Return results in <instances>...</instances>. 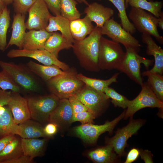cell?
<instances>
[{
	"instance_id": "obj_1",
	"label": "cell",
	"mask_w": 163,
	"mask_h": 163,
	"mask_svg": "<svg viewBox=\"0 0 163 163\" xmlns=\"http://www.w3.org/2000/svg\"><path fill=\"white\" fill-rule=\"evenodd\" d=\"M102 36L101 28L96 26L87 37L80 41L75 40L72 48L82 66L86 70L98 72L99 44Z\"/></svg>"
},
{
	"instance_id": "obj_2",
	"label": "cell",
	"mask_w": 163,
	"mask_h": 163,
	"mask_svg": "<svg viewBox=\"0 0 163 163\" xmlns=\"http://www.w3.org/2000/svg\"><path fill=\"white\" fill-rule=\"evenodd\" d=\"M77 74L74 69H70L46 82L48 88L59 99H68L74 96L85 85L77 77Z\"/></svg>"
},
{
	"instance_id": "obj_3",
	"label": "cell",
	"mask_w": 163,
	"mask_h": 163,
	"mask_svg": "<svg viewBox=\"0 0 163 163\" xmlns=\"http://www.w3.org/2000/svg\"><path fill=\"white\" fill-rule=\"evenodd\" d=\"M126 52L120 43L101 36L100 41L98 65L100 69L118 70Z\"/></svg>"
},
{
	"instance_id": "obj_4",
	"label": "cell",
	"mask_w": 163,
	"mask_h": 163,
	"mask_svg": "<svg viewBox=\"0 0 163 163\" xmlns=\"http://www.w3.org/2000/svg\"><path fill=\"white\" fill-rule=\"evenodd\" d=\"M31 119L42 125L49 122L50 115L59 99L53 94L31 96L27 98Z\"/></svg>"
},
{
	"instance_id": "obj_5",
	"label": "cell",
	"mask_w": 163,
	"mask_h": 163,
	"mask_svg": "<svg viewBox=\"0 0 163 163\" xmlns=\"http://www.w3.org/2000/svg\"><path fill=\"white\" fill-rule=\"evenodd\" d=\"M133 48L126 49L125 57L118 70L141 85L143 82L140 71L141 64L148 69L153 64L154 60L142 57Z\"/></svg>"
},
{
	"instance_id": "obj_6",
	"label": "cell",
	"mask_w": 163,
	"mask_h": 163,
	"mask_svg": "<svg viewBox=\"0 0 163 163\" xmlns=\"http://www.w3.org/2000/svg\"><path fill=\"white\" fill-rule=\"evenodd\" d=\"M0 67L20 87L30 92L37 91L39 86L32 73L23 65L0 61Z\"/></svg>"
},
{
	"instance_id": "obj_7",
	"label": "cell",
	"mask_w": 163,
	"mask_h": 163,
	"mask_svg": "<svg viewBox=\"0 0 163 163\" xmlns=\"http://www.w3.org/2000/svg\"><path fill=\"white\" fill-rule=\"evenodd\" d=\"M136 30L142 34L154 37L161 44L163 37L160 35L157 29L158 18L143 9L132 7L128 15Z\"/></svg>"
},
{
	"instance_id": "obj_8",
	"label": "cell",
	"mask_w": 163,
	"mask_h": 163,
	"mask_svg": "<svg viewBox=\"0 0 163 163\" xmlns=\"http://www.w3.org/2000/svg\"><path fill=\"white\" fill-rule=\"evenodd\" d=\"M141 90L138 95L132 100H129L124 118H132L139 110L146 107L163 108V102L159 100L147 82L141 85Z\"/></svg>"
},
{
	"instance_id": "obj_9",
	"label": "cell",
	"mask_w": 163,
	"mask_h": 163,
	"mask_svg": "<svg viewBox=\"0 0 163 163\" xmlns=\"http://www.w3.org/2000/svg\"><path fill=\"white\" fill-rule=\"evenodd\" d=\"M101 31L102 35H106L112 41L122 44L126 49L131 48L138 53L139 52L141 45L138 40L124 29L113 18L104 23L101 28Z\"/></svg>"
},
{
	"instance_id": "obj_10",
	"label": "cell",
	"mask_w": 163,
	"mask_h": 163,
	"mask_svg": "<svg viewBox=\"0 0 163 163\" xmlns=\"http://www.w3.org/2000/svg\"><path fill=\"white\" fill-rule=\"evenodd\" d=\"M125 111L113 120L107 121L103 125H94L92 123L82 124L74 128V132L84 141L89 143H94L102 134L106 132H112L116 125L124 118Z\"/></svg>"
},
{
	"instance_id": "obj_11",
	"label": "cell",
	"mask_w": 163,
	"mask_h": 163,
	"mask_svg": "<svg viewBox=\"0 0 163 163\" xmlns=\"http://www.w3.org/2000/svg\"><path fill=\"white\" fill-rule=\"evenodd\" d=\"M7 55L10 58L18 57L32 58L45 65L57 66L64 71H67L70 69L67 65L59 60L58 58L45 49H13L8 53Z\"/></svg>"
},
{
	"instance_id": "obj_12",
	"label": "cell",
	"mask_w": 163,
	"mask_h": 163,
	"mask_svg": "<svg viewBox=\"0 0 163 163\" xmlns=\"http://www.w3.org/2000/svg\"><path fill=\"white\" fill-rule=\"evenodd\" d=\"M144 121L142 120L130 118L128 124L118 129L115 135L109 140L108 144L113 146L114 152L119 157L125 155V149L127 145V140L137 133L143 125Z\"/></svg>"
},
{
	"instance_id": "obj_13",
	"label": "cell",
	"mask_w": 163,
	"mask_h": 163,
	"mask_svg": "<svg viewBox=\"0 0 163 163\" xmlns=\"http://www.w3.org/2000/svg\"><path fill=\"white\" fill-rule=\"evenodd\" d=\"M74 96L96 116L106 106L110 99L104 92L85 84Z\"/></svg>"
},
{
	"instance_id": "obj_14",
	"label": "cell",
	"mask_w": 163,
	"mask_h": 163,
	"mask_svg": "<svg viewBox=\"0 0 163 163\" xmlns=\"http://www.w3.org/2000/svg\"><path fill=\"white\" fill-rule=\"evenodd\" d=\"M28 12V17L25 24L29 30L45 29L51 15L43 0H36Z\"/></svg>"
},
{
	"instance_id": "obj_15",
	"label": "cell",
	"mask_w": 163,
	"mask_h": 163,
	"mask_svg": "<svg viewBox=\"0 0 163 163\" xmlns=\"http://www.w3.org/2000/svg\"><path fill=\"white\" fill-rule=\"evenodd\" d=\"M11 99L8 106L12 113L14 122L19 124L31 119L27 98L21 96L18 92L12 91Z\"/></svg>"
},
{
	"instance_id": "obj_16",
	"label": "cell",
	"mask_w": 163,
	"mask_h": 163,
	"mask_svg": "<svg viewBox=\"0 0 163 163\" xmlns=\"http://www.w3.org/2000/svg\"><path fill=\"white\" fill-rule=\"evenodd\" d=\"M87 6L84 9V13L98 27L101 28L114 14V10L111 8L105 7L97 2H93Z\"/></svg>"
},
{
	"instance_id": "obj_17",
	"label": "cell",
	"mask_w": 163,
	"mask_h": 163,
	"mask_svg": "<svg viewBox=\"0 0 163 163\" xmlns=\"http://www.w3.org/2000/svg\"><path fill=\"white\" fill-rule=\"evenodd\" d=\"M142 42L146 45V53L154 58V64L150 70H147L150 72L163 73V50L153 40L150 35L142 34Z\"/></svg>"
},
{
	"instance_id": "obj_18",
	"label": "cell",
	"mask_w": 163,
	"mask_h": 163,
	"mask_svg": "<svg viewBox=\"0 0 163 163\" xmlns=\"http://www.w3.org/2000/svg\"><path fill=\"white\" fill-rule=\"evenodd\" d=\"M53 32L45 29L32 30L26 32L23 43L22 49L26 50L44 49L47 40Z\"/></svg>"
},
{
	"instance_id": "obj_19",
	"label": "cell",
	"mask_w": 163,
	"mask_h": 163,
	"mask_svg": "<svg viewBox=\"0 0 163 163\" xmlns=\"http://www.w3.org/2000/svg\"><path fill=\"white\" fill-rule=\"evenodd\" d=\"M73 114L68 99H60L57 107L50 115L49 122L56 124L58 127L71 123Z\"/></svg>"
},
{
	"instance_id": "obj_20",
	"label": "cell",
	"mask_w": 163,
	"mask_h": 163,
	"mask_svg": "<svg viewBox=\"0 0 163 163\" xmlns=\"http://www.w3.org/2000/svg\"><path fill=\"white\" fill-rule=\"evenodd\" d=\"M25 17V14H20L16 13L14 15L11 26L12 34L6 49L12 45L16 46L20 49H22L23 41L26 33Z\"/></svg>"
},
{
	"instance_id": "obj_21",
	"label": "cell",
	"mask_w": 163,
	"mask_h": 163,
	"mask_svg": "<svg viewBox=\"0 0 163 163\" xmlns=\"http://www.w3.org/2000/svg\"><path fill=\"white\" fill-rule=\"evenodd\" d=\"M47 138H21V144L24 155L34 159L42 156L44 154Z\"/></svg>"
},
{
	"instance_id": "obj_22",
	"label": "cell",
	"mask_w": 163,
	"mask_h": 163,
	"mask_svg": "<svg viewBox=\"0 0 163 163\" xmlns=\"http://www.w3.org/2000/svg\"><path fill=\"white\" fill-rule=\"evenodd\" d=\"M94 28L92 21L86 15L83 18L77 19L70 22L71 33L75 40H83L91 33Z\"/></svg>"
},
{
	"instance_id": "obj_23",
	"label": "cell",
	"mask_w": 163,
	"mask_h": 163,
	"mask_svg": "<svg viewBox=\"0 0 163 163\" xmlns=\"http://www.w3.org/2000/svg\"><path fill=\"white\" fill-rule=\"evenodd\" d=\"M70 22L69 20L61 15L54 16L51 15L45 30L51 33L59 31L65 38L73 43L75 40L71 33Z\"/></svg>"
},
{
	"instance_id": "obj_24",
	"label": "cell",
	"mask_w": 163,
	"mask_h": 163,
	"mask_svg": "<svg viewBox=\"0 0 163 163\" xmlns=\"http://www.w3.org/2000/svg\"><path fill=\"white\" fill-rule=\"evenodd\" d=\"M27 66L32 73L46 82L56 76L65 73L66 72L55 65H42L32 61L27 62Z\"/></svg>"
},
{
	"instance_id": "obj_25",
	"label": "cell",
	"mask_w": 163,
	"mask_h": 163,
	"mask_svg": "<svg viewBox=\"0 0 163 163\" xmlns=\"http://www.w3.org/2000/svg\"><path fill=\"white\" fill-rule=\"evenodd\" d=\"M18 136L23 138H48L44 131V127L39 123L31 119L18 124Z\"/></svg>"
},
{
	"instance_id": "obj_26",
	"label": "cell",
	"mask_w": 163,
	"mask_h": 163,
	"mask_svg": "<svg viewBox=\"0 0 163 163\" xmlns=\"http://www.w3.org/2000/svg\"><path fill=\"white\" fill-rule=\"evenodd\" d=\"M73 43L65 38L60 33L53 32L46 41L44 49L58 58L59 52L72 47Z\"/></svg>"
},
{
	"instance_id": "obj_27",
	"label": "cell",
	"mask_w": 163,
	"mask_h": 163,
	"mask_svg": "<svg viewBox=\"0 0 163 163\" xmlns=\"http://www.w3.org/2000/svg\"><path fill=\"white\" fill-rule=\"evenodd\" d=\"M89 158L97 163H116L118 161V156L113 146L109 144L92 150L88 154Z\"/></svg>"
},
{
	"instance_id": "obj_28",
	"label": "cell",
	"mask_w": 163,
	"mask_h": 163,
	"mask_svg": "<svg viewBox=\"0 0 163 163\" xmlns=\"http://www.w3.org/2000/svg\"><path fill=\"white\" fill-rule=\"evenodd\" d=\"M19 128L18 124L13 120L11 112L8 105L5 109L0 115V138L8 135H18Z\"/></svg>"
},
{
	"instance_id": "obj_29",
	"label": "cell",
	"mask_w": 163,
	"mask_h": 163,
	"mask_svg": "<svg viewBox=\"0 0 163 163\" xmlns=\"http://www.w3.org/2000/svg\"><path fill=\"white\" fill-rule=\"evenodd\" d=\"M119 73H116L107 80H101L87 77L82 74H77V77L85 85L97 91L104 92L105 89L112 83L117 82Z\"/></svg>"
},
{
	"instance_id": "obj_30",
	"label": "cell",
	"mask_w": 163,
	"mask_h": 163,
	"mask_svg": "<svg viewBox=\"0 0 163 163\" xmlns=\"http://www.w3.org/2000/svg\"><path fill=\"white\" fill-rule=\"evenodd\" d=\"M128 4L132 7L148 11L158 18L163 14L161 10L163 6L161 2H148L147 0H128Z\"/></svg>"
},
{
	"instance_id": "obj_31",
	"label": "cell",
	"mask_w": 163,
	"mask_h": 163,
	"mask_svg": "<svg viewBox=\"0 0 163 163\" xmlns=\"http://www.w3.org/2000/svg\"><path fill=\"white\" fill-rule=\"evenodd\" d=\"M141 75L147 76V82L158 99L163 102V76L157 73L144 71Z\"/></svg>"
},
{
	"instance_id": "obj_32",
	"label": "cell",
	"mask_w": 163,
	"mask_h": 163,
	"mask_svg": "<svg viewBox=\"0 0 163 163\" xmlns=\"http://www.w3.org/2000/svg\"><path fill=\"white\" fill-rule=\"evenodd\" d=\"M23 155L21 138L16 136L0 152V163L4 161L16 158Z\"/></svg>"
},
{
	"instance_id": "obj_33",
	"label": "cell",
	"mask_w": 163,
	"mask_h": 163,
	"mask_svg": "<svg viewBox=\"0 0 163 163\" xmlns=\"http://www.w3.org/2000/svg\"><path fill=\"white\" fill-rule=\"evenodd\" d=\"M108 0L113 4L119 11L118 16L120 19L121 25L122 27L131 34L135 33L136 30L126 14L125 0Z\"/></svg>"
},
{
	"instance_id": "obj_34",
	"label": "cell",
	"mask_w": 163,
	"mask_h": 163,
	"mask_svg": "<svg viewBox=\"0 0 163 163\" xmlns=\"http://www.w3.org/2000/svg\"><path fill=\"white\" fill-rule=\"evenodd\" d=\"M10 20V11L6 6L0 13V50L3 51L7 45V34Z\"/></svg>"
},
{
	"instance_id": "obj_35",
	"label": "cell",
	"mask_w": 163,
	"mask_h": 163,
	"mask_svg": "<svg viewBox=\"0 0 163 163\" xmlns=\"http://www.w3.org/2000/svg\"><path fill=\"white\" fill-rule=\"evenodd\" d=\"M76 0H60V15L71 21L80 18L81 14L76 8Z\"/></svg>"
},
{
	"instance_id": "obj_36",
	"label": "cell",
	"mask_w": 163,
	"mask_h": 163,
	"mask_svg": "<svg viewBox=\"0 0 163 163\" xmlns=\"http://www.w3.org/2000/svg\"><path fill=\"white\" fill-rule=\"evenodd\" d=\"M104 93L109 98L115 107H119L123 109L127 108L129 100L126 97L117 92L114 89L108 87L104 90Z\"/></svg>"
},
{
	"instance_id": "obj_37",
	"label": "cell",
	"mask_w": 163,
	"mask_h": 163,
	"mask_svg": "<svg viewBox=\"0 0 163 163\" xmlns=\"http://www.w3.org/2000/svg\"><path fill=\"white\" fill-rule=\"evenodd\" d=\"M0 88L18 92L20 91V87L6 72L2 70L0 71Z\"/></svg>"
},
{
	"instance_id": "obj_38",
	"label": "cell",
	"mask_w": 163,
	"mask_h": 163,
	"mask_svg": "<svg viewBox=\"0 0 163 163\" xmlns=\"http://www.w3.org/2000/svg\"><path fill=\"white\" fill-rule=\"evenodd\" d=\"M36 0H12L14 11L17 14L26 15Z\"/></svg>"
},
{
	"instance_id": "obj_39",
	"label": "cell",
	"mask_w": 163,
	"mask_h": 163,
	"mask_svg": "<svg viewBox=\"0 0 163 163\" xmlns=\"http://www.w3.org/2000/svg\"><path fill=\"white\" fill-rule=\"evenodd\" d=\"M96 116L93 113L88 110L73 113L71 123L76 121L80 122L82 124L92 123Z\"/></svg>"
},
{
	"instance_id": "obj_40",
	"label": "cell",
	"mask_w": 163,
	"mask_h": 163,
	"mask_svg": "<svg viewBox=\"0 0 163 163\" xmlns=\"http://www.w3.org/2000/svg\"><path fill=\"white\" fill-rule=\"evenodd\" d=\"M71 105L73 113L85 111H89L87 108L74 96L68 98Z\"/></svg>"
},
{
	"instance_id": "obj_41",
	"label": "cell",
	"mask_w": 163,
	"mask_h": 163,
	"mask_svg": "<svg viewBox=\"0 0 163 163\" xmlns=\"http://www.w3.org/2000/svg\"><path fill=\"white\" fill-rule=\"evenodd\" d=\"M48 9L54 15H60V0H43Z\"/></svg>"
},
{
	"instance_id": "obj_42",
	"label": "cell",
	"mask_w": 163,
	"mask_h": 163,
	"mask_svg": "<svg viewBox=\"0 0 163 163\" xmlns=\"http://www.w3.org/2000/svg\"><path fill=\"white\" fill-rule=\"evenodd\" d=\"M33 159L29 157L23 155L16 158L4 161L1 163H34Z\"/></svg>"
},
{
	"instance_id": "obj_43",
	"label": "cell",
	"mask_w": 163,
	"mask_h": 163,
	"mask_svg": "<svg viewBox=\"0 0 163 163\" xmlns=\"http://www.w3.org/2000/svg\"><path fill=\"white\" fill-rule=\"evenodd\" d=\"M12 91L0 88V107L8 105L11 99Z\"/></svg>"
},
{
	"instance_id": "obj_44",
	"label": "cell",
	"mask_w": 163,
	"mask_h": 163,
	"mask_svg": "<svg viewBox=\"0 0 163 163\" xmlns=\"http://www.w3.org/2000/svg\"><path fill=\"white\" fill-rule=\"evenodd\" d=\"M58 128V126L56 124L49 122V123L44 127V131L47 136L50 137L57 133Z\"/></svg>"
},
{
	"instance_id": "obj_45",
	"label": "cell",
	"mask_w": 163,
	"mask_h": 163,
	"mask_svg": "<svg viewBox=\"0 0 163 163\" xmlns=\"http://www.w3.org/2000/svg\"><path fill=\"white\" fill-rule=\"evenodd\" d=\"M140 155V150L133 148L128 152L124 163H131L136 160Z\"/></svg>"
},
{
	"instance_id": "obj_46",
	"label": "cell",
	"mask_w": 163,
	"mask_h": 163,
	"mask_svg": "<svg viewBox=\"0 0 163 163\" xmlns=\"http://www.w3.org/2000/svg\"><path fill=\"white\" fill-rule=\"evenodd\" d=\"M141 158L145 163H153V155L148 150H140V155Z\"/></svg>"
},
{
	"instance_id": "obj_47",
	"label": "cell",
	"mask_w": 163,
	"mask_h": 163,
	"mask_svg": "<svg viewBox=\"0 0 163 163\" xmlns=\"http://www.w3.org/2000/svg\"><path fill=\"white\" fill-rule=\"evenodd\" d=\"M15 135H11L6 136L0 138V152L15 137Z\"/></svg>"
},
{
	"instance_id": "obj_48",
	"label": "cell",
	"mask_w": 163,
	"mask_h": 163,
	"mask_svg": "<svg viewBox=\"0 0 163 163\" xmlns=\"http://www.w3.org/2000/svg\"><path fill=\"white\" fill-rule=\"evenodd\" d=\"M158 26L161 30H163V14L158 18Z\"/></svg>"
},
{
	"instance_id": "obj_49",
	"label": "cell",
	"mask_w": 163,
	"mask_h": 163,
	"mask_svg": "<svg viewBox=\"0 0 163 163\" xmlns=\"http://www.w3.org/2000/svg\"><path fill=\"white\" fill-rule=\"evenodd\" d=\"M6 6L2 0H0V13L2 12L4 8Z\"/></svg>"
},
{
	"instance_id": "obj_50",
	"label": "cell",
	"mask_w": 163,
	"mask_h": 163,
	"mask_svg": "<svg viewBox=\"0 0 163 163\" xmlns=\"http://www.w3.org/2000/svg\"><path fill=\"white\" fill-rule=\"evenodd\" d=\"M2 1L6 6L12 3V0H2Z\"/></svg>"
},
{
	"instance_id": "obj_51",
	"label": "cell",
	"mask_w": 163,
	"mask_h": 163,
	"mask_svg": "<svg viewBox=\"0 0 163 163\" xmlns=\"http://www.w3.org/2000/svg\"><path fill=\"white\" fill-rule=\"evenodd\" d=\"M81 2V3H83L84 4H85L86 5H88L89 4L88 2L86 0H79Z\"/></svg>"
},
{
	"instance_id": "obj_52",
	"label": "cell",
	"mask_w": 163,
	"mask_h": 163,
	"mask_svg": "<svg viewBox=\"0 0 163 163\" xmlns=\"http://www.w3.org/2000/svg\"><path fill=\"white\" fill-rule=\"evenodd\" d=\"M128 0H125V5L126 8L128 6Z\"/></svg>"
},
{
	"instance_id": "obj_53",
	"label": "cell",
	"mask_w": 163,
	"mask_h": 163,
	"mask_svg": "<svg viewBox=\"0 0 163 163\" xmlns=\"http://www.w3.org/2000/svg\"><path fill=\"white\" fill-rule=\"evenodd\" d=\"M77 2H79L80 3H81L80 1L79 0H76Z\"/></svg>"
},
{
	"instance_id": "obj_54",
	"label": "cell",
	"mask_w": 163,
	"mask_h": 163,
	"mask_svg": "<svg viewBox=\"0 0 163 163\" xmlns=\"http://www.w3.org/2000/svg\"></svg>"
}]
</instances>
